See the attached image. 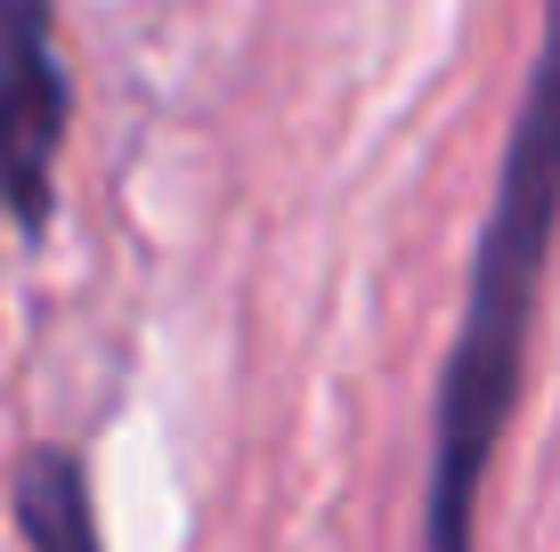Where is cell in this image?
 I'll return each instance as SVG.
<instances>
[{
  "instance_id": "7a4b0ae2",
  "label": "cell",
  "mask_w": 560,
  "mask_h": 552,
  "mask_svg": "<svg viewBox=\"0 0 560 552\" xmlns=\"http://www.w3.org/2000/svg\"><path fill=\"white\" fill-rule=\"evenodd\" d=\"M73 90L57 66V0H0V212L25 236L57 220V146Z\"/></svg>"
},
{
  "instance_id": "3957f363",
  "label": "cell",
  "mask_w": 560,
  "mask_h": 552,
  "mask_svg": "<svg viewBox=\"0 0 560 552\" xmlns=\"http://www.w3.org/2000/svg\"><path fill=\"white\" fill-rule=\"evenodd\" d=\"M16 528L33 552H106L98 504H90V471L73 447H33L16 463Z\"/></svg>"
},
{
  "instance_id": "6da1fadb",
  "label": "cell",
  "mask_w": 560,
  "mask_h": 552,
  "mask_svg": "<svg viewBox=\"0 0 560 552\" xmlns=\"http://www.w3.org/2000/svg\"><path fill=\"white\" fill-rule=\"evenodd\" d=\"M560 244V0H545L536 57L520 82L495 196L471 244V284L431 390V455H422V552H479V504L504 447L520 390H528V341L545 309Z\"/></svg>"
}]
</instances>
